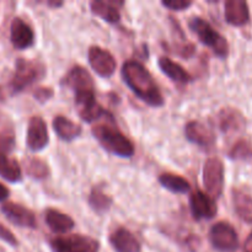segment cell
Returning <instances> with one entry per match:
<instances>
[{
  "instance_id": "obj_1",
  "label": "cell",
  "mask_w": 252,
  "mask_h": 252,
  "mask_svg": "<svg viewBox=\"0 0 252 252\" xmlns=\"http://www.w3.org/2000/svg\"><path fill=\"white\" fill-rule=\"evenodd\" d=\"M122 76L128 88L147 105L152 107H161L164 105V96L159 86L142 63L137 61L126 62L122 66Z\"/></svg>"
},
{
  "instance_id": "obj_2",
  "label": "cell",
  "mask_w": 252,
  "mask_h": 252,
  "mask_svg": "<svg viewBox=\"0 0 252 252\" xmlns=\"http://www.w3.org/2000/svg\"><path fill=\"white\" fill-rule=\"evenodd\" d=\"M93 135L101 147L108 153L121 158H132L135 153L134 144L117 127L101 123L93 128Z\"/></svg>"
},
{
  "instance_id": "obj_3",
  "label": "cell",
  "mask_w": 252,
  "mask_h": 252,
  "mask_svg": "<svg viewBox=\"0 0 252 252\" xmlns=\"http://www.w3.org/2000/svg\"><path fill=\"white\" fill-rule=\"evenodd\" d=\"M46 75V66L37 59L19 58L15 63V73L9 88L12 94H20L38 83Z\"/></svg>"
},
{
  "instance_id": "obj_4",
  "label": "cell",
  "mask_w": 252,
  "mask_h": 252,
  "mask_svg": "<svg viewBox=\"0 0 252 252\" xmlns=\"http://www.w3.org/2000/svg\"><path fill=\"white\" fill-rule=\"evenodd\" d=\"M189 29L197 34L199 41L204 46L209 47L219 58H226L229 54V44L228 41L223 34L219 33L217 30L213 29L211 24L207 20L202 19L199 16H193L189 22Z\"/></svg>"
},
{
  "instance_id": "obj_5",
  "label": "cell",
  "mask_w": 252,
  "mask_h": 252,
  "mask_svg": "<svg viewBox=\"0 0 252 252\" xmlns=\"http://www.w3.org/2000/svg\"><path fill=\"white\" fill-rule=\"evenodd\" d=\"M49 246L53 252H97L100 244L90 236L73 234L51 239Z\"/></svg>"
},
{
  "instance_id": "obj_6",
  "label": "cell",
  "mask_w": 252,
  "mask_h": 252,
  "mask_svg": "<svg viewBox=\"0 0 252 252\" xmlns=\"http://www.w3.org/2000/svg\"><path fill=\"white\" fill-rule=\"evenodd\" d=\"M75 107L78 111V115L84 122H95L100 120L101 117L111 118L112 116L110 115L108 111H106L100 103L97 102L95 97L94 90L80 91L75 93Z\"/></svg>"
},
{
  "instance_id": "obj_7",
  "label": "cell",
  "mask_w": 252,
  "mask_h": 252,
  "mask_svg": "<svg viewBox=\"0 0 252 252\" xmlns=\"http://www.w3.org/2000/svg\"><path fill=\"white\" fill-rule=\"evenodd\" d=\"M209 241L216 250L220 252H234L239 248L238 233L228 221H218L212 226Z\"/></svg>"
},
{
  "instance_id": "obj_8",
  "label": "cell",
  "mask_w": 252,
  "mask_h": 252,
  "mask_svg": "<svg viewBox=\"0 0 252 252\" xmlns=\"http://www.w3.org/2000/svg\"><path fill=\"white\" fill-rule=\"evenodd\" d=\"M203 185L212 198H219L224 187V165L219 158H209L203 166Z\"/></svg>"
},
{
  "instance_id": "obj_9",
  "label": "cell",
  "mask_w": 252,
  "mask_h": 252,
  "mask_svg": "<svg viewBox=\"0 0 252 252\" xmlns=\"http://www.w3.org/2000/svg\"><path fill=\"white\" fill-rule=\"evenodd\" d=\"M88 57L89 63L96 74L102 78H110L113 75L116 66H117V62L112 53H110L107 49H103L98 46H93L89 48Z\"/></svg>"
},
{
  "instance_id": "obj_10",
  "label": "cell",
  "mask_w": 252,
  "mask_h": 252,
  "mask_svg": "<svg viewBox=\"0 0 252 252\" xmlns=\"http://www.w3.org/2000/svg\"><path fill=\"white\" fill-rule=\"evenodd\" d=\"M189 209L196 220L212 219L218 212L216 201L201 189H196L189 196Z\"/></svg>"
},
{
  "instance_id": "obj_11",
  "label": "cell",
  "mask_w": 252,
  "mask_h": 252,
  "mask_svg": "<svg viewBox=\"0 0 252 252\" xmlns=\"http://www.w3.org/2000/svg\"><path fill=\"white\" fill-rule=\"evenodd\" d=\"M48 143L49 135L46 122L39 116H34L29 121L26 138L27 147L32 152H39V150H43L48 145Z\"/></svg>"
},
{
  "instance_id": "obj_12",
  "label": "cell",
  "mask_w": 252,
  "mask_h": 252,
  "mask_svg": "<svg viewBox=\"0 0 252 252\" xmlns=\"http://www.w3.org/2000/svg\"><path fill=\"white\" fill-rule=\"evenodd\" d=\"M1 212L15 225L29 229L37 228V220L34 213L31 209L26 208L21 204L7 202V203H4L1 206Z\"/></svg>"
},
{
  "instance_id": "obj_13",
  "label": "cell",
  "mask_w": 252,
  "mask_h": 252,
  "mask_svg": "<svg viewBox=\"0 0 252 252\" xmlns=\"http://www.w3.org/2000/svg\"><path fill=\"white\" fill-rule=\"evenodd\" d=\"M10 41L14 48L22 51L27 49L34 43V32L29 24L20 17L12 20L10 26Z\"/></svg>"
},
{
  "instance_id": "obj_14",
  "label": "cell",
  "mask_w": 252,
  "mask_h": 252,
  "mask_svg": "<svg viewBox=\"0 0 252 252\" xmlns=\"http://www.w3.org/2000/svg\"><path fill=\"white\" fill-rule=\"evenodd\" d=\"M187 140L201 148H212L216 143V135L211 128L199 121H191L185 126Z\"/></svg>"
},
{
  "instance_id": "obj_15",
  "label": "cell",
  "mask_w": 252,
  "mask_h": 252,
  "mask_svg": "<svg viewBox=\"0 0 252 252\" xmlns=\"http://www.w3.org/2000/svg\"><path fill=\"white\" fill-rule=\"evenodd\" d=\"M62 85L71 89L75 93L94 90V80L88 70L81 65H74L62 79Z\"/></svg>"
},
{
  "instance_id": "obj_16",
  "label": "cell",
  "mask_w": 252,
  "mask_h": 252,
  "mask_svg": "<svg viewBox=\"0 0 252 252\" xmlns=\"http://www.w3.org/2000/svg\"><path fill=\"white\" fill-rule=\"evenodd\" d=\"M217 121H218L219 129L226 134L243 132L246 127V120L243 113L233 107L221 108Z\"/></svg>"
},
{
  "instance_id": "obj_17",
  "label": "cell",
  "mask_w": 252,
  "mask_h": 252,
  "mask_svg": "<svg viewBox=\"0 0 252 252\" xmlns=\"http://www.w3.org/2000/svg\"><path fill=\"white\" fill-rule=\"evenodd\" d=\"M225 21L231 26H245L250 22V9L244 0H228L224 4Z\"/></svg>"
},
{
  "instance_id": "obj_18",
  "label": "cell",
  "mask_w": 252,
  "mask_h": 252,
  "mask_svg": "<svg viewBox=\"0 0 252 252\" xmlns=\"http://www.w3.org/2000/svg\"><path fill=\"white\" fill-rule=\"evenodd\" d=\"M110 243L117 252H140L138 239L126 228H117L110 234Z\"/></svg>"
},
{
  "instance_id": "obj_19",
  "label": "cell",
  "mask_w": 252,
  "mask_h": 252,
  "mask_svg": "<svg viewBox=\"0 0 252 252\" xmlns=\"http://www.w3.org/2000/svg\"><path fill=\"white\" fill-rule=\"evenodd\" d=\"M122 1H101L95 0L90 2L91 12L96 16L101 17L108 24H118L121 20V12L118 6H122Z\"/></svg>"
},
{
  "instance_id": "obj_20",
  "label": "cell",
  "mask_w": 252,
  "mask_h": 252,
  "mask_svg": "<svg viewBox=\"0 0 252 252\" xmlns=\"http://www.w3.org/2000/svg\"><path fill=\"white\" fill-rule=\"evenodd\" d=\"M159 68L161 69L162 73L166 76H169L172 81L177 84H181V85H186V84L191 83L193 79L192 75L187 70H185L179 63L171 61L169 57H160L159 61Z\"/></svg>"
},
{
  "instance_id": "obj_21",
  "label": "cell",
  "mask_w": 252,
  "mask_h": 252,
  "mask_svg": "<svg viewBox=\"0 0 252 252\" xmlns=\"http://www.w3.org/2000/svg\"><path fill=\"white\" fill-rule=\"evenodd\" d=\"M44 220L48 228L56 234L68 233L75 225L74 220L68 214H64L53 208H48L44 212Z\"/></svg>"
},
{
  "instance_id": "obj_22",
  "label": "cell",
  "mask_w": 252,
  "mask_h": 252,
  "mask_svg": "<svg viewBox=\"0 0 252 252\" xmlns=\"http://www.w3.org/2000/svg\"><path fill=\"white\" fill-rule=\"evenodd\" d=\"M53 129L56 134L65 142H71L81 134V127L64 116H56L53 120Z\"/></svg>"
},
{
  "instance_id": "obj_23",
  "label": "cell",
  "mask_w": 252,
  "mask_h": 252,
  "mask_svg": "<svg viewBox=\"0 0 252 252\" xmlns=\"http://www.w3.org/2000/svg\"><path fill=\"white\" fill-rule=\"evenodd\" d=\"M233 203L236 214L243 221L252 224V197L243 189H233Z\"/></svg>"
},
{
  "instance_id": "obj_24",
  "label": "cell",
  "mask_w": 252,
  "mask_h": 252,
  "mask_svg": "<svg viewBox=\"0 0 252 252\" xmlns=\"http://www.w3.org/2000/svg\"><path fill=\"white\" fill-rule=\"evenodd\" d=\"M159 182L164 189L172 193H187L191 189V185L185 177L171 172H164L159 175Z\"/></svg>"
},
{
  "instance_id": "obj_25",
  "label": "cell",
  "mask_w": 252,
  "mask_h": 252,
  "mask_svg": "<svg viewBox=\"0 0 252 252\" xmlns=\"http://www.w3.org/2000/svg\"><path fill=\"white\" fill-rule=\"evenodd\" d=\"M0 176L6 181L19 182L22 179V170L19 162L9 155L0 154Z\"/></svg>"
},
{
  "instance_id": "obj_26",
  "label": "cell",
  "mask_w": 252,
  "mask_h": 252,
  "mask_svg": "<svg viewBox=\"0 0 252 252\" xmlns=\"http://www.w3.org/2000/svg\"><path fill=\"white\" fill-rule=\"evenodd\" d=\"M89 206L97 213H105L112 206V198L106 194L100 187H94L89 194Z\"/></svg>"
},
{
  "instance_id": "obj_27",
  "label": "cell",
  "mask_w": 252,
  "mask_h": 252,
  "mask_svg": "<svg viewBox=\"0 0 252 252\" xmlns=\"http://www.w3.org/2000/svg\"><path fill=\"white\" fill-rule=\"evenodd\" d=\"M24 167L26 174L33 180H44L49 176L51 171L43 160L38 158H27L24 160Z\"/></svg>"
},
{
  "instance_id": "obj_28",
  "label": "cell",
  "mask_w": 252,
  "mask_h": 252,
  "mask_svg": "<svg viewBox=\"0 0 252 252\" xmlns=\"http://www.w3.org/2000/svg\"><path fill=\"white\" fill-rule=\"evenodd\" d=\"M231 160H251L252 159V143L248 139H239L234 143L228 153Z\"/></svg>"
},
{
  "instance_id": "obj_29",
  "label": "cell",
  "mask_w": 252,
  "mask_h": 252,
  "mask_svg": "<svg viewBox=\"0 0 252 252\" xmlns=\"http://www.w3.org/2000/svg\"><path fill=\"white\" fill-rule=\"evenodd\" d=\"M15 148V134L11 128L0 130V154L7 155Z\"/></svg>"
},
{
  "instance_id": "obj_30",
  "label": "cell",
  "mask_w": 252,
  "mask_h": 252,
  "mask_svg": "<svg viewBox=\"0 0 252 252\" xmlns=\"http://www.w3.org/2000/svg\"><path fill=\"white\" fill-rule=\"evenodd\" d=\"M161 4L167 9L174 10V11H182V10H186L189 6H192L193 2L186 1V0H171V1H162Z\"/></svg>"
},
{
  "instance_id": "obj_31",
  "label": "cell",
  "mask_w": 252,
  "mask_h": 252,
  "mask_svg": "<svg viewBox=\"0 0 252 252\" xmlns=\"http://www.w3.org/2000/svg\"><path fill=\"white\" fill-rule=\"evenodd\" d=\"M52 96H53V89L51 88H37L33 91V97L41 103L48 101Z\"/></svg>"
},
{
  "instance_id": "obj_32",
  "label": "cell",
  "mask_w": 252,
  "mask_h": 252,
  "mask_svg": "<svg viewBox=\"0 0 252 252\" xmlns=\"http://www.w3.org/2000/svg\"><path fill=\"white\" fill-rule=\"evenodd\" d=\"M0 239L11 246H17V244H19V241L15 238L14 234H12L9 229L5 228L2 224H0Z\"/></svg>"
},
{
  "instance_id": "obj_33",
  "label": "cell",
  "mask_w": 252,
  "mask_h": 252,
  "mask_svg": "<svg viewBox=\"0 0 252 252\" xmlns=\"http://www.w3.org/2000/svg\"><path fill=\"white\" fill-rule=\"evenodd\" d=\"M243 252H252V231L249 234L248 238H246L245 244H244Z\"/></svg>"
},
{
  "instance_id": "obj_34",
  "label": "cell",
  "mask_w": 252,
  "mask_h": 252,
  "mask_svg": "<svg viewBox=\"0 0 252 252\" xmlns=\"http://www.w3.org/2000/svg\"><path fill=\"white\" fill-rule=\"evenodd\" d=\"M9 194H10L9 189H7L6 187L4 186V185L0 184V202L5 201V199H6L7 197H9Z\"/></svg>"
},
{
  "instance_id": "obj_35",
  "label": "cell",
  "mask_w": 252,
  "mask_h": 252,
  "mask_svg": "<svg viewBox=\"0 0 252 252\" xmlns=\"http://www.w3.org/2000/svg\"><path fill=\"white\" fill-rule=\"evenodd\" d=\"M46 4L49 5V6H53V7L63 6V1H47Z\"/></svg>"
}]
</instances>
